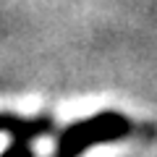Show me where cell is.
<instances>
[{"label": "cell", "mask_w": 157, "mask_h": 157, "mask_svg": "<svg viewBox=\"0 0 157 157\" xmlns=\"http://www.w3.org/2000/svg\"><path fill=\"white\" fill-rule=\"evenodd\" d=\"M134 134L131 118L118 110H100L84 121H73L58 134L52 157H81L92 147L115 144Z\"/></svg>", "instance_id": "cell-1"}, {"label": "cell", "mask_w": 157, "mask_h": 157, "mask_svg": "<svg viewBox=\"0 0 157 157\" xmlns=\"http://www.w3.org/2000/svg\"><path fill=\"white\" fill-rule=\"evenodd\" d=\"M55 128V121L50 115H37V118H24L16 113H0V134H8L13 141L32 144L34 139L50 136Z\"/></svg>", "instance_id": "cell-2"}, {"label": "cell", "mask_w": 157, "mask_h": 157, "mask_svg": "<svg viewBox=\"0 0 157 157\" xmlns=\"http://www.w3.org/2000/svg\"><path fill=\"white\" fill-rule=\"evenodd\" d=\"M0 157H34V149L32 144H24V141H13L11 147L0 152Z\"/></svg>", "instance_id": "cell-3"}]
</instances>
